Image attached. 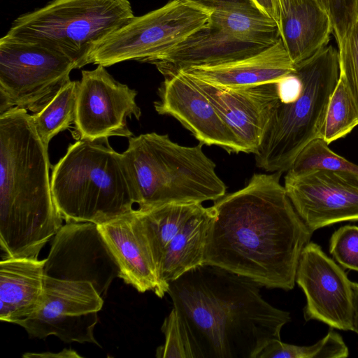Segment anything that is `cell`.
<instances>
[{"mask_svg": "<svg viewBox=\"0 0 358 358\" xmlns=\"http://www.w3.org/2000/svg\"><path fill=\"white\" fill-rule=\"evenodd\" d=\"M281 175L255 173L243 188L215 201L203 264L266 288H294L301 252L313 232L294 209Z\"/></svg>", "mask_w": 358, "mask_h": 358, "instance_id": "1", "label": "cell"}, {"mask_svg": "<svg viewBox=\"0 0 358 358\" xmlns=\"http://www.w3.org/2000/svg\"><path fill=\"white\" fill-rule=\"evenodd\" d=\"M255 281L203 264L169 283L166 293L183 323L195 358H257L280 339L289 312L262 297Z\"/></svg>", "mask_w": 358, "mask_h": 358, "instance_id": "2", "label": "cell"}, {"mask_svg": "<svg viewBox=\"0 0 358 358\" xmlns=\"http://www.w3.org/2000/svg\"><path fill=\"white\" fill-rule=\"evenodd\" d=\"M48 148L31 115L12 108L0 114L1 259H38L62 227L55 204Z\"/></svg>", "mask_w": 358, "mask_h": 358, "instance_id": "3", "label": "cell"}, {"mask_svg": "<svg viewBox=\"0 0 358 358\" xmlns=\"http://www.w3.org/2000/svg\"><path fill=\"white\" fill-rule=\"evenodd\" d=\"M52 198L66 222L101 224L131 212L136 203L122 153L108 138L80 139L52 168Z\"/></svg>", "mask_w": 358, "mask_h": 358, "instance_id": "4", "label": "cell"}, {"mask_svg": "<svg viewBox=\"0 0 358 358\" xmlns=\"http://www.w3.org/2000/svg\"><path fill=\"white\" fill-rule=\"evenodd\" d=\"M128 138L122 154L138 209L215 201L226 194V185L216 173L215 163L203 151V143L181 145L155 132Z\"/></svg>", "mask_w": 358, "mask_h": 358, "instance_id": "5", "label": "cell"}, {"mask_svg": "<svg viewBox=\"0 0 358 358\" xmlns=\"http://www.w3.org/2000/svg\"><path fill=\"white\" fill-rule=\"evenodd\" d=\"M300 83L296 97L276 105L262 141L254 153L257 167L287 172L303 148L321 138L330 97L338 80L339 54L327 45L295 65Z\"/></svg>", "mask_w": 358, "mask_h": 358, "instance_id": "6", "label": "cell"}, {"mask_svg": "<svg viewBox=\"0 0 358 358\" xmlns=\"http://www.w3.org/2000/svg\"><path fill=\"white\" fill-rule=\"evenodd\" d=\"M134 16L129 0H52L17 17L5 36L59 52L80 69L96 46Z\"/></svg>", "mask_w": 358, "mask_h": 358, "instance_id": "7", "label": "cell"}, {"mask_svg": "<svg viewBox=\"0 0 358 358\" xmlns=\"http://www.w3.org/2000/svg\"><path fill=\"white\" fill-rule=\"evenodd\" d=\"M208 15L183 0H171L141 16L96 46L87 64L106 67L126 61L152 63L203 27Z\"/></svg>", "mask_w": 358, "mask_h": 358, "instance_id": "8", "label": "cell"}, {"mask_svg": "<svg viewBox=\"0 0 358 358\" xmlns=\"http://www.w3.org/2000/svg\"><path fill=\"white\" fill-rule=\"evenodd\" d=\"M74 62L42 45L3 36L0 39V114L17 107L43 109L70 80Z\"/></svg>", "mask_w": 358, "mask_h": 358, "instance_id": "9", "label": "cell"}, {"mask_svg": "<svg viewBox=\"0 0 358 358\" xmlns=\"http://www.w3.org/2000/svg\"><path fill=\"white\" fill-rule=\"evenodd\" d=\"M103 298L89 281L55 278L45 275L44 296L40 309L16 324L30 338L55 336L64 343H93Z\"/></svg>", "mask_w": 358, "mask_h": 358, "instance_id": "10", "label": "cell"}, {"mask_svg": "<svg viewBox=\"0 0 358 358\" xmlns=\"http://www.w3.org/2000/svg\"><path fill=\"white\" fill-rule=\"evenodd\" d=\"M136 95L135 90L117 81L104 66L82 71L74 122L79 138L94 141L115 136H132L127 118L134 116L138 120L141 116Z\"/></svg>", "mask_w": 358, "mask_h": 358, "instance_id": "11", "label": "cell"}, {"mask_svg": "<svg viewBox=\"0 0 358 358\" xmlns=\"http://www.w3.org/2000/svg\"><path fill=\"white\" fill-rule=\"evenodd\" d=\"M294 209L308 229L358 221V174L341 170L287 172L284 185Z\"/></svg>", "mask_w": 358, "mask_h": 358, "instance_id": "12", "label": "cell"}, {"mask_svg": "<svg viewBox=\"0 0 358 358\" xmlns=\"http://www.w3.org/2000/svg\"><path fill=\"white\" fill-rule=\"evenodd\" d=\"M45 259V275L91 282L103 299L114 278H120L119 266L94 223L66 222Z\"/></svg>", "mask_w": 358, "mask_h": 358, "instance_id": "13", "label": "cell"}, {"mask_svg": "<svg viewBox=\"0 0 358 358\" xmlns=\"http://www.w3.org/2000/svg\"><path fill=\"white\" fill-rule=\"evenodd\" d=\"M295 280L306 296V321L317 320L330 327L352 331V282L320 245L310 241L303 248Z\"/></svg>", "mask_w": 358, "mask_h": 358, "instance_id": "14", "label": "cell"}, {"mask_svg": "<svg viewBox=\"0 0 358 358\" xmlns=\"http://www.w3.org/2000/svg\"><path fill=\"white\" fill-rule=\"evenodd\" d=\"M154 102L159 115L178 120L199 143L217 145L229 153L246 150L192 78L179 71L164 76Z\"/></svg>", "mask_w": 358, "mask_h": 358, "instance_id": "15", "label": "cell"}, {"mask_svg": "<svg viewBox=\"0 0 358 358\" xmlns=\"http://www.w3.org/2000/svg\"><path fill=\"white\" fill-rule=\"evenodd\" d=\"M189 76L236 136L246 153L254 154L262 141L272 113L280 101L278 83L229 88Z\"/></svg>", "mask_w": 358, "mask_h": 358, "instance_id": "16", "label": "cell"}, {"mask_svg": "<svg viewBox=\"0 0 358 358\" xmlns=\"http://www.w3.org/2000/svg\"><path fill=\"white\" fill-rule=\"evenodd\" d=\"M97 227L119 266L120 278L141 293L152 291L159 297L157 268L136 209Z\"/></svg>", "mask_w": 358, "mask_h": 358, "instance_id": "17", "label": "cell"}, {"mask_svg": "<svg viewBox=\"0 0 358 358\" xmlns=\"http://www.w3.org/2000/svg\"><path fill=\"white\" fill-rule=\"evenodd\" d=\"M268 47L241 40L208 21L152 64L165 76L189 67L234 62Z\"/></svg>", "mask_w": 358, "mask_h": 358, "instance_id": "18", "label": "cell"}, {"mask_svg": "<svg viewBox=\"0 0 358 358\" xmlns=\"http://www.w3.org/2000/svg\"><path fill=\"white\" fill-rule=\"evenodd\" d=\"M294 71L295 65L280 38L264 50L239 60L181 70L209 84L229 88L278 83Z\"/></svg>", "mask_w": 358, "mask_h": 358, "instance_id": "19", "label": "cell"}, {"mask_svg": "<svg viewBox=\"0 0 358 358\" xmlns=\"http://www.w3.org/2000/svg\"><path fill=\"white\" fill-rule=\"evenodd\" d=\"M46 259L15 257L0 261V320L17 324L42 306Z\"/></svg>", "mask_w": 358, "mask_h": 358, "instance_id": "20", "label": "cell"}, {"mask_svg": "<svg viewBox=\"0 0 358 358\" xmlns=\"http://www.w3.org/2000/svg\"><path fill=\"white\" fill-rule=\"evenodd\" d=\"M279 31L296 65L328 45L333 24L329 12L317 0H285Z\"/></svg>", "mask_w": 358, "mask_h": 358, "instance_id": "21", "label": "cell"}, {"mask_svg": "<svg viewBox=\"0 0 358 358\" xmlns=\"http://www.w3.org/2000/svg\"><path fill=\"white\" fill-rule=\"evenodd\" d=\"M213 215V206H203L167 246L159 269V298L166 293L169 282L203 264L207 232Z\"/></svg>", "mask_w": 358, "mask_h": 358, "instance_id": "22", "label": "cell"}, {"mask_svg": "<svg viewBox=\"0 0 358 358\" xmlns=\"http://www.w3.org/2000/svg\"><path fill=\"white\" fill-rule=\"evenodd\" d=\"M203 206L202 203H168L146 210L136 209L158 274L167 246Z\"/></svg>", "mask_w": 358, "mask_h": 358, "instance_id": "23", "label": "cell"}, {"mask_svg": "<svg viewBox=\"0 0 358 358\" xmlns=\"http://www.w3.org/2000/svg\"><path fill=\"white\" fill-rule=\"evenodd\" d=\"M77 80L64 85L50 101L31 115L35 129L45 146L75 122L78 95Z\"/></svg>", "mask_w": 358, "mask_h": 358, "instance_id": "24", "label": "cell"}, {"mask_svg": "<svg viewBox=\"0 0 358 358\" xmlns=\"http://www.w3.org/2000/svg\"><path fill=\"white\" fill-rule=\"evenodd\" d=\"M208 21L241 40L266 46L280 38L278 24L263 13H215Z\"/></svg>", "mask_w": 358, "mask_h": 358, "instance_id": "25", "label": "cell"}, {"mask_svg": "<svg viewBox=\"0 0 358 358\" xmlns=\"http://www.w3.org/2000/svg\"><path fill=\"white\" fill-rule=\"evenodd\" d=\"M358 125V110L348 87L339 76L330 97L321 138L328 144L348 134Z\"/></svg>", "mask_w": 358, "mask_h": 358, "instance_id": "26", "label": "cell"}, {"mask_svg": "<svg viewBox=\"0 0 358 358\" xmlns=\"http://www.w3.org/2000/svg\"><path fill=\"white\" fill-rule=\"evenodd\" d=\"M348 355L343 338L331 327L323 338L312 345L300 346L283 343L281 339L272 340L257 358H345Z\"/></svg>", "mask_w": 358, "mask_h": 358, "instance_id": "27", "label": "cell"}, {"mask_svg": "<svg viewBox=\"0 0 358 358\" xmlns=\"http://www.w3.org/2000/svg\"><path fill=\"white\" fill-rule=\"evenodd\" d=\"M328 145L322 138L313 140L299 152L287 172L299 173L314 169H329L358 174V165L333 152Z\"/></svg>", "mask_w": 358, "mask_h": 358, "instance_id": "28", "label": "cell"}, {"mask_svg": "<svg viewBox=\"0 0 358 358\" xmlns=\"http://www.w3.org/2000/svg\"><path fill=\"white\" fill-rule=\"evenodd\" d=\"M164 345L156 350L158 358H195L189 337L176 310L173 308L162 326Z\"/></svg>", "mask_w": 358, "mask_h": 358, "instance_id": "29", "label": "cell"}, {"mask_svg": "<svg viewBox=\"0 0 358 358\" xmlns=\"http://www.w3.org/2000/svg\"><path fill=\"white\" fill-rule=\"evenodd\" d=\"M338 46L339 76L347 84L358 110V19Z\"/></svg>", "mask_w": 358, "mask_h": 358, "instance_id": "30", "label": "cell"}, {"mask_svg": "<svg viewBox=\"0 0 358 358\" xmlns=\"http://www.w3.org/2000/svg\"><path fill=\"white\" fill-rule=\"evenodd\" d=\"M329 252L343 268L358 271V227L345 225L334 231Z\"/></svg>", "mask_w": 358, "mask_h": 358, "instance_id": "31", "label": "cell"}, {"mask_svg": "<svg viewBox=\"0 0 358 358\" xmlns=\"http://www.w3.org/2000/svg\"><path fill=\"white\" fill-rule=\"evenodd\" d=\"M327 1L328 12L333 24V33L339 45L358 19L357 0Z\"/></svg>", "mask_w": 358, "mask_h": 358, "instance_id": "32", "label": "cell"}, {"mask_svg": "<svg viewBox=\"0 0 358 358\" xmlns=\"http://www.w3.org/2000/svg\"><path fill=\"white\" fill-rule=\"evenodd\" d=\"M208 15L220 13H262L252 0H183Z\"/></svg>", "mask_w": 358, "mask_h": 358, "instance_id": "33", "label": "cell"}, {"mask_svg": "<svg viewBox=\"0 0 358 358\" xmlns=\"http://www.w3.org/2000/svg\"><path fill=\"white\" fill-rule=\"evenodd\" d=\"M256 6L266 15L280 25V17L285 0H252Z\"/></svg>", "mask_w": 358, "mask_h": 358, "instance_id": "34", "label": "cell"}, {"mask_svg": "<svg viewBox=\"0 0 358 358\" xmlns=\"http://www.w3.org/2000/svg\"><path fill=\"white\" fill-rule=\"evenodd\" d=\"M24 357H81L76 351L71 349H64L61 352L53 354V352H41V353H26L23 355Z\"/></svg>", "mask_w": 358, "mask_h": 358, "instance_id": "35", "label": "cell"}, {"mask_svg": "<svg viewBox=\"0 0 358 358\" xmlns=\"http://www.w3.org/2000/svg\"><path fill=\"white\" fill-rule=\"evenodd\" d=\"M352 331L358 334V283L352 282Z\"/></svg>", "mask_w": 358, "mask_h": 358, "instance_id": "36", "label": "cell"}, {"mask_svg": "<svg viewBox=\"0 0 358 358\" xmlns=\"http://www.w3.org/2000/svg\"><path fill=\"white\" fill-rule=\"evenodd\" d=\"M328 11L327 1V0H317Z\"/></svg>", "mask_w": 358, "mask_h": 358, "instance_id": "37", "label": "cell"}, {"mask_svg": "<svg viewBox=\"0 0 358 358\" xmlns=\"http://www.w3.org/2000/svg\"><path fill=\"white\" fill-rule=\"evenodd\" d=\"M357 18H358V0L357 1Z\"/></svg>", "mask_w": 358, "mask_h": 358, "instance_id": "38", "label": "cell"}]
</instances>
